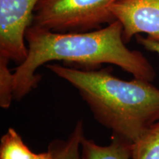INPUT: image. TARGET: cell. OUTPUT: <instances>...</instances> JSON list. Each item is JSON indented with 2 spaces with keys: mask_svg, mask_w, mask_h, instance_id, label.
Returning <instances> with one entry per match:
<instances>
[{
  "mask_svg": "<svg viewBox=\"0 0 159 159\" xmlns=\"http://www.w3.org/2000/svg\"><path fill=\"white\" fill-rule=\"evenodd\" d=\"M132 144L120 137L113 136L111 144L100 146L83 136L81 141V159H130Z\"/></svg>",
  "mask_w": 159,
  "mask_h": 159,
  "instance_id": "6",
  "label": "cell"
},
{
  "mask_svg": "<svg viewBox=\"0 0 159 159\" xmlns=\"http://www.w3.org/2000/svg\"><path fill=\"white\" fill-rule=\"evenodd\" d=\"M36 155L32 152L13 128H9L2 136L0 144V159H34Z\"/></svg>",
  "mask_w": 159,
  "mask_h": 159,
  "instance_id": "8",
  "label": "cell"
},
{
  "mask_svg": "<svg viewBox=\"0 0 159 159\" xmlns=\"http://www.w3.org/2000/svg\"><path fill=\"white\" fill-rule=\"evenodd\" d=\"M132 159H159V121L133 143Z\"/></svg>",
  "mask_w": 159,
  "mask_h": 159,
  "instance_id": "9",
  "label": "cell"
},
{
  "mask_svg": "<svg viewBox=\"0 0 159 159\" xmlns=\"http://www.w3.org/2000/svg\"><path fill=\"white\" fill-rule=\"evenodd\" d=\"M116 0H39L33 25L57 33L87 32L111 24Z\"/></svg>",
  "mask_w": 159,
  "mask_h": 159,
  "instance_id": "3",
  "label": "cell"
},
{
  "mask_svg": "<svg viewBox=\"0 0 159 159\" xmlns=\"http://www.w3.org/2000/svg\"><path fill=\"white\" fill-rule=\"evenodd\" d=\"M47 68L78 91L96 120L113 136L134 143L159 121V89L148 80H123L109 68L79 69L56 63Z\"/></svg>",
  "mask_w": 159,
  "mask_h": 159,
  "instance_id": "2",
  "label": "cell"
},
{
  "mask_svg": "<svg viewBox=\"0 0 159 159\" xmlns=\"http://www.w3.org/2000/svg\"><path fill=\"white\" fill-rule=\"evenodd\" d=\"M83 136V121L79 120L66 140H55L49 144L48 150L53 159H81L80 148Z\"/></svg>",
  "mask_w": 159,
  "mask_h": 159,
  "instance_id": "7",
  "label": "cell"
},
{
  "mask_svg": "<svg viewBox=\"0 0 159 159\" xmlns=\"http://www.w3.org/2000/svg\"><path fill=\"white\" fill-rule=\"evenodd\" d=\"M34 159H53V158L51 152L48 150L45 152L37 154L36 157Z\"/></svg>",
  "mask_w": 159,
  "mask_h": 159,
  "instance_id": "12",
  "label": "cell"
},
{
  "mask_svg": "<svg viewBox=\"0 0 159 159\" xmlns=\"http://www.w3.org/2000/svg\"><path fill=\"white\" fill-rule=\"evenodd\" d=\"M136 40L145 49L154 52L159 55V40L152 39L150 36L143 37L141 35H137Z\"/></svg>",
  "mask_w": 159,
  "mask_h": 159,
  "instance_id": "11",
  "label": "cell"
},
{
  "mask_svg": "<svg viewBox=\"0 0 159 159\" xmlns=\"http://www.w3.org/2000/svg\"><path fill=\"white\" fill-rule=\"evenodd\" d=\"M9 60L0 57V105L2 108H8L13 98L14 77L10 70Z\"/></svg>",
  "mask_w": 159,
  "mask_h": 159,
  "instance_id": "10",
  "label": "cell"
},
{
  "mask_svg": "<svg viewBox=\"0 0 159 159\" xmlns=\"http://www.w3.org/2000/svg\"><path fill=\"white\" fill-rule=\"evenodd\" d=\"M28 54L13 72V98L19 100L35 88L41 77L35 71L54 61L87 66L116 65L135 78L152 82L156 71L140 52L130 50L123 39L118 20L104 27L87 32L57 33L31 25L25 35Z\"/></svg>",
  "mask_w": 159,
  "mask_h": 159,
  "instance_id": "1",
  "label": "cell"
},
{
  "mask_svg": "<svg viewBox=\"0 0 159 159\" xmlns=\"http://www.w3.org/2000/svg\"><path fill=\"white\" fill-rule=\"evenodd\" d=\"M39 0H0V57L20 64L28 54L25 35Z\"/></svg>",
  "mask_w": 159,
  "mask_h": 159,
  "instance_id": "4",
  "label": "cell"
},
{
  "mask_svg": "<svg viewBox=\"0 0 159 159\" xmlns=\"http://www.w3.org/2000/svg\"><path fill=\"white\" fill-rule=\"evenodd\" d=\"M111 11L122 25L125 43L139 33L159 40V0H116Z\"/></svg>",
  "mask_w": 159,
  "mask_h": 159,
  "instance_id": "5",
  "label": "cell"
}]
</instances>
